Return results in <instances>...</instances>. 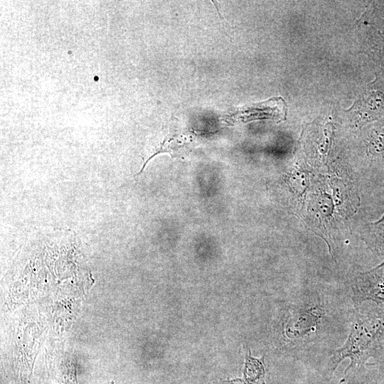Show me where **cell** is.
<instances>
[{"instance_id": "obj_6", "label": "cell", "mask_w": 384, "mask_h": 384, "mask_svg": "<svg viewBox=\"0 0 384 384\" xmlns=\"http://www.w3.org/2000/svg\"><path fill=\"white\" fill-rule=\"evenodd\" d=\"M341 384H364V383L361 382V381H359L358 380H356V379H353V378H349V379H346V380L340 383Z\"/></svg>"}, {"instance_id": "obj_8", "label": "cell", "mask_w": 384, "mask_h": 384, "mask_svg": "<svg viewBox=\"0 0 384 384\" xmlns=\"http://www.w3.org/2000/svg\"><path fill=\"white\" fill-rule=\"evenodd\" d=\"M383 41H384V35H383ZM383 53H384V46H383Z\"/></svg>"}, {"instance_id": "obj_10", "label": "cell", "mask_w": 384, "mask_h": 384, "mask_svg": "<svg viewBox=\"0 0 384 384\" xmlns=\"http://www.w3.org/2000/svg\"><path fill=\"white\" fill-rule=\"evenodd\" d=\"M378 384H380V383H378ZM382 384H384V383H382Z\"/></svg>"}, {"instance_id": "obj_1", "label": "cell", "mask_w": 384, "mask_h": 384, "mask_svg": "<svg viewBox=\"0 0 384 384\" xmlns=\"http://www.w3.org/2000/svg\"><path fill=\"white\" fill-rule=\"evenodd\" d=\"M384 360V304L365 302L354 306L352 322L344 343L331 354L327 372L331 376L346 358L350 363L343 373V381L353 378L366 383L370 380L368 361Z\"/></svg>"}, {"instance_id": "obj_9", "label": "cell", "mask_w": 384, "mask_h": 384, "mask_svg": "<svg viewBox=\"0 0 384 384\" xmlns=\"http://www.w3.org/2000/svg\"><path fill=\"white\" fill-rule=\"evenodd\" d=\"M381 364H384V360H383V361L382 362V363H381Z\"/></svg>"}, {"instance_id": "obj_5", "label": "cell", "mask_w": 384, "mask_h": 384, "mask_svg": "<svg viewBox=\"0 0 384 384\" xmlns=\"http://www.w3.org/2000/svg\"><path fill=\"white\" fill-rule=\"evenodd\" d=\"M368 241L373 251L384 256V213L378 220L370 223Z\"/></svg>"}, {"instance_id": "obj_3", "label": "cell", "mask_w": 384, "mask_h": 384, "mask_svg": "<svg viewBox=\"0 0 384 384\" xmlns=\"http://www.w3.org/2000/svg\"><path fill=\"white\" fill-rule=\"evenodd\" d=\"M350 288L354 306L365 302L384 304V262L357 274L351 282Z\"/></svg>"}, {"instance_id": "obj_4", "label": "cell", "mask_w": 384, "mask_h": 384, "mask_svg": "<svg viewBox=\"0 0 384 384\" xmlns=\"http://www.w3.org/2000/svg\"><path fill=\"white\" fill-rule=\"evenodd\" d=\"M265 372L264 358H253L247 349L243 370L247 384H265Z\"/></svg>"}, {"instance_id": "obj_2", "label": "cell", "mask_w": 384, "mask_h": 384, "mask_svg": "<svg viewBox=\"0 0 384 384\" xmlns=\"http://www.w3.org/2000/svg\"><path fill=\"white\" fill-rule=\"evenodd\" d=\"M334 324L327 299L322 294H304L288 310L284 339L295 354L324 339Z\"/></svg>"}, {"instance_id": "obj_7", "label": "cell", "mask_w": 384, "mask_h": 384, "mask_svg": "<svg viewBox=\"0 0 384 384\" xmlns=\"http://www.w3.org/2000/svg\"><path fill=\"white\" fill-rule=\"evenodd\" d=\"M221 384H245L240 379H235L232 380H225L221 383Z\"/></svg>"}]
</instances>
